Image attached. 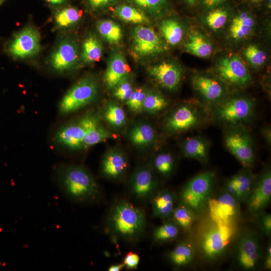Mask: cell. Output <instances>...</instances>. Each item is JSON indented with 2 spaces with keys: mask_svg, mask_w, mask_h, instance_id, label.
Listing matches in <instances>:
<instances>
[{
  "mask_svg": "<svg viewBox=\"0 0 271 271\" xmlns=\"http://www.w3.org/2000/svg\"><path fill=\"white\" fill-rule=\"evenodd\" d=\"M250 1H251L252 3L256 4V3H260L264 0H250Z\"/></svg>",
  "mask_w": 271,
  "mask_h": 271,
  "instance_id": "11a10c76",
  "label": "cell"
},
{
  "mask_svg": "<svg viewBox=\"0 0 271 271\" xmlns=\"http://www.w3.org/2000/svg\"><path fill=\"white\" fill-rule=\"evenodd\" d=\"M112 137V134L101 123L98 115L89 112L87 129L82 144V150L103 142Z\"/></svg>",
  "mask_w": 271,
  "mask_h": 271,
  "instance_id": "603a6c76",
  "label": "cell"
},
{
  "mask_svg": "<svg viewBox=\"0 0 271 271\" xmlns=\"http://www.w3.org/2000/svg\"><path fill=\"white\" fill-rule=\"evenodd\" d=\"M78 48L76 42L67 37L62 40L52 53L50 63L52 68L59 72L73 69L78 60Z\"/></svg>",
  "mask_w": 271,
  "mask_h": 271,
  "instance_id": "5bb4252c",
  "label": "cell"
},
{
  "mask_svg": "<svg viewBox=\"0 0 271 271\" xmlns=\"http://www.w3.org/2000/svg\"><path fill=\"white\" fill-rule=\"evenodd\" d=\"M128 138L134 146L144 148L153 144L156 138V132L151 124L139 122L134 124L129 130Z\"/></svg>",
  "mask_w": 271,
  "mask_h": 271,
  "instance_id": "4316f807",
  "label": "cell"
},
{
  "mask_svg": "<svg viewBox=\"0 0 271 271\" xmlns=\"http://www.w3.org/2000/svg\"><path fill=\"white\" fill-rule=\"evenodd\" d=\"M112 0H87L88 7L93 10H96L107 5Z\"/></svg>",
  "mask_w": 271,
  "mask_h": 271,
  "instance_id": "7dc6e473",
  "label": "cell"
},
{
  "mask_svg": "<svg viewBox=\"0 0 271 271\" xmlns=\"http://www.w3.org/2000/svg\"><path fill=\"white\" fill-rule=\"evenodd\" d=\"M147 92L145 89L142 88L133 90L129 98L125 102L129 110L134 113L143 111V103Z\"/></svg>",
  "mask_w": 271,
  "mask_h": 271,
  "instance_id": "7bdbcfd3",
  "label": "cell"
},
{
  "mask_svg": "<svg viewBox=\"0 0 271 271\" xmlns=\"http://www.w3.org/2000/svg\"><path fill=\"white\" fill-rule=\"evenodd\" d=\"M231 127L224 135L225 146L244 168H249L254 161L251 137L248 131L240 125Z\"/></svg>",
  "mask_w": 271,
  "mask_h": 271,
  "instance_id": "ba28073f",
  "label": "cell"
},
{
  "mask_svg": "<svg viewBox=\"0 0 271 271\" xmlns=\"http://www.w3.org/2000/svg\"><path fill=\"white\" fill-rule=\"evenodd\" d=\"M7 0H0V7Z\"/></svg>",
  "mask_w": 271,
  "mask_h": 271,
  "instance_id": "9f6ffc18",
  "label": "cell"
},
{
  "mask_svg": "<svg viewBox=\"0 0 271 271\" xmlns=\"http://www.w3.org/2000/svg\"><path fill=\"white\" fill-rule=\"evenodd\" d=\"M210 10L205 16V23L214 31L221 29L227 21L229 16L228 10L224 7H219Z\"/></svg>",
  "mask_w": 271,
  "mask_h": 271,
  "instance_id": "f35d334b",
  "label": "cell"
},
{
  "mask_svg": "<svg viewBox=\"0 0 271 271\" xmlns=\"http://www.w3.org/2000/svg\"><path fill=\"white\" fill-rule=\"evenodd\" d=\"M227 0H202L203 6L207 9L211 10L226 2Z\"/></svg>",
  "mask_w": 271,
  "mask_h": 271,
  "instance_id": "c3c4849f",
  "label": "cell"
},
{
  "mask_svg": "<svg viewBox=\"0 0 271 271\" xmlns=\"http://www.w3.org/2000/svg\"><path fill=\"white\" fill-rule=\"evenodd\" d=\"M198 0H185V1L190 6L194 5Z\"/></svg>",
  "mask_w": 271,
  "mask_h": 271,
  "instance_id": "db71d44e",
  "label": "cell"
},
{
  "mask_svg": "<svg viewBox=\"0 0 271 271\" xmlns=\"http://www.w3.org/2000/svg\"><path fill=\"white\" fill-rule=\"evenodd\" d=\"M89 118V113H87L78 119L62 125L54 135L55 144L70 151L82 150Z\"/></svg>",
  "mask_w": 271,
  "mask_h": 271,
  "instance_id": "8fae6325",
  "label": "cell"
},
{
  "mask_svg": "<svg viewBox=\"0 0 271 271\" xmlns=\"http://www.w3.org/2000/svg\"><path fill=\"white\" fill-rule=\"evenodd\" d=\"M160 32L165 41L172 46L179 44L184 36V29L177 20L169 18L163 20L159 25Z\"/></svg>",
  "mask_w": 271,
  "mask_h": 271,
  "instance_id": "f546056e",
  "label": "cell"
},
{
  "mask_svg": "<svg viewBox=\"0 0 271 271\" xmlns=\"http://www.w3.org/2000/svg\"><path fill=\"white\" fill-rule=\"evenodd\" d=\"M157 183L151 169L146 166L138 167L133 172L129 182L131 194L140 200H146L156 192Z\"/></svg>",
  "mask_w": 271,
  "mask_h": 271,
  "instance_id": "d6986e66",
  "label": "cell"
},
{
  "mask_svg": "<svg viewBox=\"0 0 271 271\" xmlns=\"http://www.w3.org/2000/svg\"><path fill=\"white\" fill-rule=\"evenodd\" d=\"M194 255V249L192 244L188 242H182L169 253L168 258L174 265L182 267L191 263Z\"/></svg>",
  "mask_w": 271,
  "mask_h": 271,
  "instance_id": "4dcf8cb0",
  "label": "cell"
},
{
  "mask_svg": "<svg viewBox=\"0 0 271 271\" xmlns=\"http://www.w3.org/2000/svg\"><path fill=\"white\" fill-rule=\"evenodd\" d=\"M128 161L125 154L117 148L110 149L104 154L100 165L102 175L109 179L117 180L125 174Z\"/></svg>",
  "mask_w": 271,
  "mask_h": 271,
  "instance_id": "ffe728a7",
  "label": "cell"
},
{
  "mask_svg": "<svg viewBox=\"0 0 271 271\" xmlns=\"http://www.w3.org/2000/svg\"><path fill=\"white\" fill-rule=\"evenodd\" d=\"M180 228L172 220L157 227L153 234V239L157 242H165L177 237Z\"/></svg>",
  "mask_w": 271,
  "mask_h": 271,
  "instance_id": "ab89813d",
  "label": "cell"
},
{
  "mask_svg": "<svg viewBox=\"0 0 271 271\" xmlns=\"http://www.w3.org/2000/svg\"><path fill=\"white\" fill-rule=\"evenodd\" d=\"M260 245L257 236L247 232L240 236L237 246L236 258L238 265L245 270H254L260 258Z\"/></svg>",
  "mask_w": 271,
  "mask_h": 271,
  "instance_id": "9a60e30c",
  "label": "cell"
},
{
  "mask_svg": "<svg viewBox=\"0 0 271 271\" xmlns=\"http://www.w3.org/2000/svg\"><path fill=\"white\" fill-rule=\"evenodd\" d=\"M258 224L262 233L266 236H269L271 233V215L265 213L260 215Z\"/></svg>",
  "mask_w": 271,
  "mask_h": 271,
  "instance_id": "f6af8a7d",
  "label": "cell"
},
{
  "mask_svg": "<svg viewBox=\"0 0 271 271\" xmlns=\"http://www.w3.org/2000/svg\"><path fill=\"white\" fill-rule=\"evenodd\" d=\"M113 90V95L116 99L125 102L129 98L134 89L127 77L120 82Z\"/></svg>",
  "mask_w": 271,
  "mask_h": 271,
  "instance_id": "ee69618b",
  "label": "cell"
},
{
  "mask_svg": "<svg viewBox=\"0 0 271 271\" xmlns=\"http://www.w3.org/2000/svg\"><path fill=\"white\" fill-rule=\"evenodd\" d=\"M41 50L40 36L38 30L28 26L16 34L8 43L6 51L17 59H25L37 55Z\"/></svg>",
  "mask_w": 271,
  "mask_h": 271,
  "instance_id": "30bf717a",
  "label": "cell"
},
{
  "mask_svg": "<svg viewBox=\"0 0 271 271\" xmlns=\"http://www.w3.org/2000/svg\"><path fill=\"white\" fill-rule=\"evenodd\" d=\"M98 87L96 80L85 76L78 80L66 92L58 105L62 115L76 112L92 103L96 98Z\"/></svg>",
  "mask_w": 271,
  "mask_h": 271,
  "instance_id": "277c9868",
  "label": "cell"
},
{
  "mask_svg": "<svg viewBox=\"0 0 271 271\" xmlns=\"http://www.w3.org/2000/svg\"><path fill=\"white\" fill-rule=\"evenodd\" d=\"M243 55L248 63L256 68L263 65L267 59L266 53L254 44L247 46L244 50Z\"/></svg>",
  "mask_w": 271,
  "mask_h": 271,
  "instance_id": "60d3db41",
  "label": "cell"
},
{
  "mask_svg": "<svg viewBox=\"0 0 271 271\" xmlns=\"http://www.w3.org/2000/svg\"><path fill=\"white\" fill-rule=\"evenodd\" d=\"M140 257L138 254L129 252L124 256L123 263L124 267L129 269H136L140 262Z\"/></svg>",
  "mask_w": 271,
  "mask_h": 271,
  "instance_id": "bcb514c9",
  "label": "cell"
},
{
  "mask_svg": "<svg viewBox=\"0 0 271 271\" xmlns=\"http://www.w3.org/2000/svg\"><path fill=\"white\" fill-rule=\"evenodd\" d=\"M131 1L154 16L161 15L168 7L167 0H131Z\"/></svg>",
  "mask_w": 271,
  "mask_h": 271,
  "instance_id": "b9f144b4",
  "label": "cell"
},
{
  "mask_svg": "<svg viewBox=\"0 0 271 271\" xmlns=\"http://www.w3.org/2000/svg\"><path fill=\"white\" fill-rule=\"evenodd\" d=\"M155 170L161 176L168 177L173 173L175 165L174 157L168 152H161L157 154L153 160Z\"/></svg>",
  "mask_w": 271,
  "mask_h": 271,
  "instance_id": "74e56055",
  "label": "cell"
},
{
  "mask_svg": "<svg viewBox=\"0 0 271 271\" xmlns=\"http://www.w3.org/2000/svg\"><path fill=\"white\" fill-rule=\"evenodd\" d=\"M270 128L269 127H265L263 130V135L265 137V140L268 143H270Z\"/></svg>",
  "mask_w": 271,
  "mask_h": 271,
  "instance_id": "816d5d0a",
  "label": "cell"
},
{
  "mask_svg": "<svg viewBox=\"0 0 271 271\" xmlns=\"http://www.w3.org/2000/svg\"><path fill=\"white\" fill-rule=\"evenodd\" d=\"M215 72L223 82L233 86H245L251 80L248 69L236 55L221 58L216 65Z\"/></svg>",
  "mask_w": 271,
  "mask_h": 271,
  "instance_id": "9c48e42d",
  "label": "cell"
},
{
  "mask_svg": "<svg viewBox=\"0 0 271 271\" xmlns=\"http://www.w3.org/2000/svg\"><path fill=\"white\" fill-rule=\"evenodd\" d=\"M1 265H2V263H1V262L0 261V266H1Z\"/></svg>",
  "mask_w": 271,
  "mask_h": 271,
  "instance_id": "6f0895ef",
  "label": "cell"
},
{
  "mask_svg": "<svg viewBox=\"0 0 271 271\" xmlns=\"http://www.w3.org/2000/svg\"><path fill=\"white\" fill-rule=\"evenodd\" d=\"M181 148L185 157L202 163L207 162L209 145L203 138L199 136L188 138L182 143Z\"/></svg>",
  "mask_w": 271,
  "mask_h": 271,
  "instance_id": "cb8c5ba5",
  "label": "cell"
},
{
  "mask_svg": "<svg viewBox=\"0 0 271 271\" xmlns=\"http://www.w3.org/2000/svg\"><path fill=\"white\" fill-rule=\"evenodd\" d=\"M168 104L167 99L162 94L156 91H150L147 92L143 111L156 113L166 108Z\"/></svg>",
  "mask_w": 271,
  "mask_h": 271,
  "instance_id": "8d00e7d4",
  "label": "cell"
},
{
  "mask_svg": "<svg viewBox=\"0 0 271 271\" xmlns=\"http://www.w3.org/2000/svg\"><path fill=\"white\" fill-rule=\"evenodd\" d=\"M51 5L54 6H61L65 3V0H44Z\"/></svg>",
  "mask_w": 271,
  "mask_h": 271,
  "instance_id": "f5cc1de1",
  "label": "cell"
},
{
  "mask_svg": "<svg viewBox=\"0 0 271 271\" xmlns=\"http://www.w3.org/2000/svg\"><path fill=\"white\" fill-rule=\"evenodd\" d=\"M175 197L173 192L163 190L156 193L151 201L152 212L154 217L166 219L171 217L174 208Z\"/></svg>",
  "mask_w": 271,
  "mask_h": 271,
  "instance_id": "d4e9b609",
  "label": "cell"
},
{
  "mask_svg": "<svg viewBox=\"0 0 271 271\" xmlns=\"http://www.w3.org/2000/svg\"><path fill=\"white\" fill-rule=\"evenodd\" d=\"M207 112L201 105L187 102L175 108L165 118L164 128L171 134L184 132L200 126L206 120Z\"/></svg>",
  "mask_w": 271,
  "mask_h": 271,
  "instance_id": "3957f363",
  "label": "cell"
},
{
  "mask_svg": "<svg viewBox=\"0 0 271 271\" xmlns=\"http://www.w3.org/2000/svg\"><path fill=\"white\" fill-rule=\"evenodd\" d=\"M102 52V45L98 38L94 34H89L82 42L81 60L85 64L95 62L101 58Z\"/></svg>",
  "mask_w": 271,
  "mask_h": 271,
  "instance_id": "f1b7e54d",
  "label": "cell"
},
{
  "mask_svg": "<svg viewBox=\"0 0 271 271\" xmlns=\"http://www.w3.org/2000/svg\"><path fill=\"white\" fill-rule=\"evenodd\" d=\"M191 82L194 89L208 103L216 104L224 99L226 90L218 78L197 74L192 76Z\"/></svg>",
  "mask_w": 271,
  "mask_h": 271,
  "instance_id": "ac0fdd59",
  "label": "cell"
},
{
  "mask_svg": "<svg viewBox=\"0 0 271 271\" xmlns=\"http://www.w3.org/2000/svg\"><path fill=\"white\" fill-rule=\"evenodd\" d=\"M114 14L120 20L127 23L144 24L149 22L148 18L143 11L129 5H123L116 7Z\"/></svg>",
  "mask_w": 271,
  "mask_h": 271,
  "instance_id": "d6a6232c",
  "label": "cell"
},
{
  "mask_svg": "<svg viewBox=\"0 0 271 271\" xmlns=\"http://www.w3.org/2000/svg\"><path fill=\"white\" fill-rule=\"evenodd\" d=\"M254 103L244 96H235L215 105L213 112L220 122L232 126L240 125L248 120L254 112Z\"/></svg>",
  "mask_w": 271,
  "mask_h": 271,
  "instance_id": "8992f818",
  "label": "cell"
},
{
  "mask_svg": "<svg viewBox=\"0 0 271 271\" xmlns=\"http://www.w3.org/2000/svg\"><path fill=\"white\" fill-rule=\"evenodd\" d=\"M264 268L267 270L271 269V244H268L266 249V253L264 258Z\"/></svg>",
  "mask_w": 271,
  "mask_h": 271,
  "instance_id": "681fc988",
  "label": "cell"
},
{
  "mask_svg": "<svg viewBox=\"0 0 271 271\" xmlns=\"http://www.w3.org/2000/svg\"><path fill=\"white\" fill-rule=\"evenodd\" d=\"M55 183L67 199L78 204L97 202L100 189L91 173L81 165L61 164L54 170Z\"/></svg>",
  "mask_w": 271,
  "mask_h": 271,
  "instance_id": "6da1fadb",
  "label": "cell"
},
{
  "mask_svg": "<svg viewBox=\"0 0 271 271\" xmlns=\"http://www.w3.org/2000/svg\"><path fill=\"white\" fill-rule=\"evenodd\" d=\"M195 212L188 206L181 203L174 207L172 212V221L180 228L189 231L195 220Z\"/></svg>",
  "mask_w": 271,
  "mask_h": 271,
  "instance_id": "d590c367",
  "label": "cell"
},
{
  "mask_svg": "<svg viewBox=\"0 0 271 271\" xmlns=\"http://www.w3.org/2000/svg\"><path fill=\"white\" fill-rule=\"evenodd\" d=\"M215 175L212 171L200 173L190 180L180 192L181 203L195 212L202 211L207 205L214 184Z\"/></svg>",
  "mask_w": 271,
  "mask_h": 271,
  "instance_id": "5b68a950",
  "label": "cell"
},
{
  "mask_svg": "<svg viewBox=\"0 0 271 271\" xmlns=\"http://www.w3.org/2000/svg\"><path fill=\"white\" fill-rule=\"evenodd\" d=\"M148 72L159 85L170 91L179 87L183 77L180 65L172 61H165L153 65L149 68Z\"/></svg>",
  "mask_w": 271,
  "mask_h": 271,
  "instance_id": "e0dca14e",
  "label": "cell"
},
{
  "mask_svg": "<svg viewBox=\"0 0 271 271\" xmlns=\"http://www.w3.org/2000/svg\"><path fill=\"white\" fill-rule=\"evenodd\" d=\"M185 51L196 57L207 58L212 53L213 48L210 41L201 33H191L184 43Z\"/></svg>",
  "mask_w": 271,
  "mask_h": 271,
  "instance_id": "484cf974",
  "label": "cell"
},
{
  "mask_svg": "<svg viewBox=\"0 0 271 271\" xmlns=\"http://www.w3.org/2000/svg\"><path fill=\"white\" fill-rule=\"evenodd\" d=\"M255 22L252 16L246 12L237 14L232 19L229 27L231 37L236 41L248 37L252 32Z\"/></svg>",
  "mask_w": 271,
  "mask_h": 271,
  "instance_id": "83f0119b",
  "label": "cell"
},
{
  "mask_svg": "<svg viewBox=\"0 0 271 271\" xmlns=\"http://www.w3.org/2000/svg\"><path fill=\"white\" fill-rule=\"evenodd\" d=\"M96 29L101 37L110 44L119 43L122 38L121 27L114 22L104 20L96 24Z\"/></svg>",
  "mask_w": 271,
  "mask_h": 271,
  "instance_id": "e575fe53",
  "label": "cell"
},
{
  "mask_svg": "<svg viewBox=\"0 0 271 271\" xmlns=\"http://www.w3.org/2000/svg\"><path fill=\"white\" fill-rule=\"evenodd\" d=\"M103 117L112 127L119 128L126 122V114L123 109L114 102H107L103 108Z\"/></svg>",
  "mask_w": 271,
  "mask_h": 271,
  "instance_id": "1f68e13d",
  "label": "cell"
},
{
  "mask_svg": "<svg viewBox=\"0 0 271 271\" xmlns=\"http://www.w3.org/2000/svg\"><path fill=\"white\" fill-rule=\"evenodd\" d=\"M132 49L137 57L143 58L161 54L165 47L153 28L140 25L132 30Z\"/></svg>",
  "mask_w": 271,
  "mask_h": 271,
  "instance_id": "7c38bea8",
  "label": "cell"
},
{
  "mask_svg": "<svg viewBox=\"0 0 271 271\" xmlns=\"http://www.w3.org/2000/svg\"><path fill=\"white\" fill-rule=\"evenodd\" d=\"M146 224L144 212L125 200L116 202L108 214L106 226L113 236L127 242L138 240Z\"/></svg>",
  "mask_w": 271,
  "mask_h": 271,
  "instance_id": "7a4b0ae2",
  "label": "cell"
},
{
  "mask_svg": "<svg viewBox=\"0 0 271 271\" xmlns=\"http://www.w3.org/2000/svg\"><path fill=\"white\" fill-rule=\"evenodd\" d=\"M124 267L123 262L112 264L108 268V271H120Z\"/></svg>",
  "mask_w": 271,
  "mask_h": 271,
  "instance_id": "f907efd6",
  "label": "cell"
},
{
  "mask_svg": "<svg viewBox=\"0 0 271 271\" xmlns=\"http://www.w3.org/2000/svg\"><path fill=\"white\" fill-rule=\"evenodd\" d=\"M236 233L234 223L213 222L203 233L201 241V251L208 259L221 255L233 239Z\"/></svg>",
  "mask_w": 271,
  "mask_h": 271,
  "instance_id": "52a82bcc",
  "label": "cell"
},
{
  "mask_svg": "<svg viewBox=\"0 0 271 271\" xmlns=\"http://www.w3.org/2000/svg\"><path fill=\"white\" fill-rule=\"evenodd\" d=\"M81 14L79 10L72 7L58 9L54 15V22L57 29H65L76 24L80 20Z\"/></svg>",
  "mask_w": 271,
  "mask_h": 271,
  "instance_id": "836d02e7",
  "label": "cell"
},
{
  "mask_svg": "<svg viewBox=\"0 0 271 271\" xmlns=\"http://www.w3.org/2000/svg\"><path fill=\"white\" fill-rule=\"evenodd\" d=\"M248 169L244 168L233 175L225 185V191L238 202H246L253 186V178Z\"/></svg>",
  "mask_w": 271,
  "mask_h": 271,
  "instance_id": "44dd1931",
  "label": "cell"
},
{
  "mask_svg": "<svg viewBox=\"0 0 271 271\" xmlns=\"http://www.w3.org/2000/svg\"><path fill=\"white\" fill-rule=\"evenodd\" d=\"M128 69L124 55L120 52L113 53L108 61L104 80L107 87L113 89L127 77Z\"/></svg>",
  "mask_w": 271,
  "mask_h": 271,
  "instance_id": "7402d4cb",
  "label": "cell"
},
{
  "mask_svg": "<svg viewBox=\"0 0 271 271\" xmlns=\"http://www.w3.org/2000/svg\"><path fill=\"white\" fill-rule=\"evenodd\" d=\"M238 202L227 191L216 197H210L207 205L213 222L219 224L234 223L239 213Z\"/></svg>",
  "mask_w": 271,
  "mask_h": 271,
  "instance_id": "4fadbf2b",
  "label": "cell"
},
{
  "mask_svg": "<svg viewBox=\"0 0 271 271\" xmlns=\"http://www.w3.org/2000/svg\"><path fill=\"white\" fill-rule=\"evenodd\" d=\"M271 199V172L265 170L254 182L247 198L248 209L253 214L260 213L266 208Z\"/></svg>",
  "mask_w": 271,
  "mask_h": 271,
  "instance_id": "2e32d148",
  "label": "cell"
}]
</instances>
